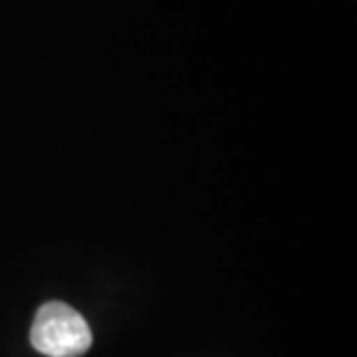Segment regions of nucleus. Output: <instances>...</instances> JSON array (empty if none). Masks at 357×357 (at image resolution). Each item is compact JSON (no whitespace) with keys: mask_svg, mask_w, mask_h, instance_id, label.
I'll use <instances>...</instances> for the list:
<instances>
[{"mask_svg":"<svg viewBox=\"0 0 357 357\" xmlns=\"http://www.w3.org/2000/svg\"><path fill=\"white\" fill-rule=\"evenodd\" d=\"M30 342L42 356L79 357L91 345V330L82 314L64 302L40 307L30 330Z\"/></svg>","mask_w":357,"mask_h":357,"instance_id":"1","label":"nucleus"}]
</instances>
